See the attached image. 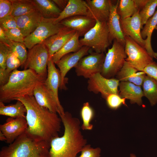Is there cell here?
Masks as SVG:
<instances>
[{
    "label": "cell",
    "mask_w": 157,
    "mask_h": 157,
    "mask_svg": "<svg viewBox=\"0 0 157 157\" xmlns=\"http://www.w3.org/2000/svg\"><path fill=\"white\" fill-rule=\"evenodd\" d=\"M139 11L134 0H119L117 12L120 19L130 17Z\"/></svg>",
    "instance_id": "cell-31"
},
{
    "label": "cell",
    "mask_w": 157,
    "mask_h": 157,
    "mask_svg": "<svg viewBox=\"0 0 157 157\" xmlns=\"http://www.w3.org/2000/svg\"><path fill=\"white\" fill-rule=\"evenodd\" d=\"M55 64L49 58L47 64V76L44 83L58 103L61 104L58 96V90L61 84V76L59 69L56 68Z\"/></svg>",
    "instance_id": "cell-22"
},
{
    "label": "cell",
    "mask_w": 157,
    "mask_h": 157,
    "mask_svg": "<svg viewBox=\"0 0 157 157\" xmlns=\"http://www.w3.org/2000/svg\"><path fill=\"white\" fill-rule=\"evenodd\" d=\"M8 39L5 35L4 31L0 27V42L5 43Z\"/></svg>",
    "instance_id": "cell-45"
},
{
    "label": "cell",
    "mask_w": 157,
    "mask_h": 157,
    "mask_svg": "<svg viewBox=\"0 0 157 157\" xmlns=\"http://www.w3.org/2000/svg\"><path fill=\"white\" fill-rule=\"evenodd\" d=\"M36 9L45 19H55L58 17L62 11L53 0H33Z\"/></svg>",
    "instance_id": "cell-26"
},
{
    "label": "cell",
    "mask_w": 157,
    "mask_h": 157,
    "mask_svg": "<svg viewBox=\"0 0 157 157\" xmlns=\"http://www.w3.org/2000/svg\"><path fill=\"white\" fill-rule=\"evenodd\" d=\"M130 157H136L134 154H130Z\"/></svg>",
    "instance_id": "cell-47"
},
{
    "label": "cell",
    "mask_w": 157,
    "mask_h": 157,
    "mask_svg": "<svg viewBox=\"0 0 157 157\" xmlns=\"http://www.w3.org/2000/svg\"><path fill=\"white\" fill-rule=\"evenodd\" d=\"M6 138L4 135L0 131V140L1 141L6 142Z\"/></svg>",
    "instance_id": "cell-46"
},
{
    "label": "cell",
    "mask_w": 157,
    "mask_h": 157,
    "mask_svg": "<svg viewBox=\"0 0 157 157\" xmlns=\"http://www.w3.org/2000/svg\"><path fill=\"white\" fill-rule=\"evenodd\" d=\"M50 143L26 131L12 143L3 147L0 157H50Z\"/></svg>",
    "instance_id": "cell-4"
},
{
    "label": "cell",
    "mask_w": 157,
    "mask_h": 157,
    "mask_svg": "<svg viewBox=\"0 0 157 157\" xmlns=\"http://www.w3.org/2000/svg\"><path fill=\"white\" fill-rule=\"evenodd\" d=\"M157 26V10L144 25L141 31L142 38L145 40V49L150 56L153 58H157V52L153 50L151 45V38L154 29Z\"/></svg>",
    "instance_id": "cell-25"
},
{
    "label": "cell",
    "mask_w": 157,
    "mask_h": 157,
    "mask_svg": "<svg viewBox=\"0 0 157 157\" xmlns=\"http://www.w3.org/2000/svg\"><path fill=\"white\" fill-rule=\"evenodd\" d=\"M9 47L10 50L17 57L22 65H24L27 58L28 52L24 43L14 42L8 39L4 43Z\"/></svg>",
    "instance_id": "cell-33"
},
{
    "label": "cell",
    "mask_w": 157,
    "mask_h": 157,
    "mask_svg": "<svg viewBox=\"0 0 157 157\" xmlns=\"http://www.w3.org/2000/svg\"><path fill=\"white\" fill-rule=\"evenodd\" d=\"M85 1L93 18L96 21L107 22L110 13L112 1L86 0Z\"/></svg>",
    "instance_id": "cell-23"
},
{
    "label": "cell",
    "mask_w": 157,
    "mask_h": 157,
    "mask_svg": "<svg viewBox=\"0 0 157 157\" xmlns=\"http://www.w3.org/2000/svg\"><path fill=\"white\" fill-rule=\"evenodd\" d=\"M55 19H43L38 27L24 38V44L28 49L43 42L46 39L56 33L64 27L60 23L54 22Z\"/></svg>",
    "instance_id": "cell-9"
},
{
    "label": "cell",
    "mask_w": 157,
    "mask_h": 157,
    "mask_svg": "<svg viewBox=\"0 0 157 157\" xmlns=\"http://www.w3.org/2000/svg\"><path fill=\"white\" fill-rule=\"evenodd\" d=\"M44 82L38 85L34 89L33 95L36 101L40 106L47 108L52 112L58 113L60 117L63 115L65 112L63 107L58 103L53 94L45 85Z\"/></svg>",
    "instance_id": "cell-12"
},
{
    "label": "cell",
    "mask_w": 157,
    "mask_h": 157,
    "mask_svg": "<svg viewBox=\"0 0 157 157\" xmlns=\"http://www.w3.org/2000/svg\"><path fill=\"white\" fill-rule=\"evenodd\" d=\"M49 58L48 50L43 42L37 44L28 49L27 59L23 65L24 69H33L38 75L46 78Z\"/></svg>",
    "instance_id": "cell-8"
},
{
    "label": "cell",
    "mask_w": 157,
    "mask_h": 157,
    "mask_svg": "<svg viewBox=\"0 0 157 157\" xmlns=\"http://www.w3.org/2000/svg\"><path fill=\"white\" fill-rule=\"evenodd\" d=\"M157 7V0H148L145 5L140 11L142 29L148 20L155 12Z\"/></svg>",
    "instance_id": "cell-34"
},
{
    "label": "cell",
    "mask_w": 157,
    "mask_h": 157,
    "mask_svg": "<svg viewBox=\"0 0 157 157\" xmlns=\"http://www.w3.org/2000/svg\"><path fill=\"white\" fill-rule=\"evenodd\" d=\"M126 57L124 46L114 40L105 55L101 75L106 78H113L122 68Z\"/></svg>",
    "instance_id": "cell-6"
},
{
    "label": "cell",
    "mask_w": 157,
    "mask_h": 157,
    "mask_svg": "<svg viewBox=\"0 0 157 157\" xmlns=\"http://www.w3.org/2000/svg\"><path fill=\"white\" fill-rule=\"evenodd\" d=\"M76 32L75 30L64 26L58 33L46 39L43 42L48 50L49 58L60 50Z\"/></svg>",
    "instance_id": "cell-17"
},
{
    "label": "cell",
    "mask_w": 157,
    "mask_h": 157,
    "mask_svg": "<svg viewBox=\"0 0 157 157\" xmlns=\"http://www.w3.org/2000/svg\"><path fill=\"white\" fill-rule=\"evenodd\" d=\"M143 71L146 74L157 81V63L153 61L144 69Z\"/></svg>",
    "instance_id": "cell-42"
},
{
    "label": "cell",
    "mask_w": 157,
    "mask_h": 157,
    "mask_svg": "<svg viewBox=\"0 0 157 157\" xmlns=\"http://www.w3.org/2000/svg\"><path fill=\"white\" fill-rule=\"evenodd\" d=\"M27 127L26 118L9 117L4 123L0 125V131L5 136L6 142L10 144L26 131Z\"/></svg>",
    "instance_id": "cell-15"
},
{
    "label": "cell",
    "mask_w": 157,
    "mask_h": 157,
    "mask_svg": "<svg viewBox=\"0 0 157 157\" xmlns=\"http://www.w3.org/2000/svg\"><path fill=\"white\" fill-rule=\"evenodd\" d=\"M77 15L85 16L93 18L85 1L69 0L64 9L62 11L58 17L54 19V22L56 23H59L66 18Z\"/></svg>",
    "instance_id": "cell-19"
},
{
    "label": "cell",
    "mask_w": 157,
    "mask_h": 157,
    "mask_svg": "<svg viewBox=\"0 0 157 157\" xmlns=\"http://www.w3.org/2000/svg\"><path fill=\"white\" fill-rule=\"evenodd\" d=\"M12 9L10 0H0V19L11 15Z\"/></svg>",
    "instance_id": "cell-40"
},
{
    "label": "cell",
    "mask_w": 157,
    "mask_h": 157,
    "mask_svg": "<svg viewBox=\"0 0 157 157\" xmlns=\"http://www.w3.org/2000/svg\"><path fill=\"white\" fill-rule=\"evenodd\" d=\"M79 37L78 33L76 32L63 47L50 58L52 61L55 63L65 55L79 50L83 46L80 42Z\"/></svg>",
    "instance_id": "cell-27"
},
{
    "label": "cell",
    "mask_w": 157,
    "mask_h": 157,
    "mask_svg": "<svg viewBox=\"0 0 157 157\" xmlns=\"http://www.w3.org/2000/svg\"><path fill=\"white\" fill-rule=\"evenodd\" d=\"M4 31L8 39L14 42L24 43V38L19 28Z\"/></svg>",
    "instance_id": "cell-38"
},
{
    "label": "cell",
    "mask_w": 157,
    "mask_h": 157,
    "mask_svg": "<svg viewBox=\"0 0 157 157\" xmlns=\"http://www.w3.org/2000/svg\"><path fill=\"white\" fill-rule=\"evenodd\" d=\"M69 0H53V1L57 7L62 11L67 6Z\"/></svg>",
    "instance_id": "cell-43"
},
{
    "label": "cell",
    "mask_w": 157,
    "mask_h": 157,
    "mask_svg": "<svg viewBox=\"0 0 157 157\" xmlns=\"http://www.w3.org/2000/svg\"><path fill=\"white\" fill-rule=\"evenodd\" d=\"M101 149L99 147L93 148L90 144H86L82 148L78 157H100Z\"/></svg>",
    "instance_id": "cell-39"
},
{
    "label": "cell",
    "mask_w": 157,
    "mask_h": 157,
    "mask_svg": "<svg viewBox=\"0 0 157 157\" xmlns=\"http://www.w3.org/2000/svg\"><path fill=\"white\" fill-rule=\"evenodd\" d=\"M119 0L115 4L112 1L110 4V15L107 22L109 32V40L111 44L114 40H116L125 47V36L122 31L120 22V17L117 12Z\"/></svg>",
    "instance_id": "cell-16"
},
{
    "label": "cell",
    "mask_w": 157,
    "mask_h": 157,
    "mask_svg": "<svg viewBox=\"0 0 157 157\" xmlns=\"http://www.w3.org/2000/svg\"><path fill=\"white\" fill-rule=\"evenodd\" d=\"M17 101L15 104L6 106L0 102V115L14 118H26V110L25 106L20 101Z\"/></svg>",
    "instance_id": "cell-28"
},
{
    "label": "cell",
    "mask_w": 157,
    "mask_h": 157,
    "mask_svg": "<svg viewBox=\"0 0 157 157\" xmlns=\"http://www.w3.org/2000/svg\"><path fill=\"white\" fill-rule=\"evenodd\" d=\"M96 21L95 25L79 42L82 46L92 48L96 52L104 53L111 44L107 22Z\"/></svg>",
    "instance_id": "cell-5"
},
{
    "label": "cell",
    "mask_w": 157,
    "mask_h": 157,
    "mask_svg": "<svg viewBox=\"0 0 157 157\" xmlns=\"http://www.w3.org/2000/svg\"><path fill=\"white\" fill-rule=\"evenodd\" d=\"M0 27L4 30L18 28L15 17L11 15L0 19Z\"/></svg>",
    "instance_id": "cell-41"
},
{
    "label": "cell",
    "mask_w": 157,
    "mask_h": 157,
    "mask_svg": "<svg viewBox=\"0 0 157 157\" xmlns=\"http://www.w3.org/2000/svg\"><path fill=\"white\" fill-rule=\"evenodd\" d=\"M46 78L31 69L14 70L7 82L0 86V102L9 103L22 97L33 95L36 86Z\"/></svg>",
    "instance_id": "cell-3"
},
{
    "label": "cell",
    "mask_w": 157,
    "mask_h": 157,
    "mask_svg": "<svg viewBox=\"0 0 157 157\" xmlns=\"http://www.w3.org/2000/svg\"><path fill=\"white\" fill-rule=\"evenodd\" d=\"M60 117L64 127V134L51 141L50 157H77L87 143L81 130L80 120L67 111Z\"/></svg>",
    "instance_id": "cell-2"
},
{
    "label": "cell",
    "mask_w": 157,
    "mask_h": 157,
    "mask_svg": "<svg viewBox=\"0 0 157 157\" xmlns=\"http://www.w3.org/2000/svg\"><path fill=\"white\" fill-rule=\"evenodd\" d=\"M16 100L21 101L26 108L28 133L50 143L58 136L62 122L57 113L40 106L33 95H26Z\"/></svg>",
    "instance_id": "cell-1"
},
{
    "label": "cell",
    "mask_w": 157,
    "mask_h": 157,
    "mask_svg": "<svg viewBox=\"0 0 157 157\" xmlns=\"http://www.w3.org/2000/svg\"><path fill=\"white\" fill-rule=\"evenodd\" d=\"M13 9L11 15L14 17L25 15L37 10L33 0H10Z\"/></svg>",
    "instance_id": "cell-30"
},
{
    "label": "cell",
    "mask_w": 157,
    "mask_h": 157,
    "mask_svg": "<svg viewBox=\"0 0 157 157\" xmlns=\"http://www.w3.org/2000/svg\"><path fill=\"white\" fill-rule=\"evenodd\" d=\"M144 96L149 100L151 106L157 103V81L146 75L142 85Z\"/></svg>",
    "instance_id": "cell-29"
},
{
    "label": "cell",
    "mask_w": 157,
    "mask_h": 157,
    "mask_svg": "<svg viewBox=\"0 0 157 157\" xmlns=\"http://www.w3.org/2000/svg\"><path fill=\"white\" fill-rule=\"evenodd\" d=\"M105 57L104 53L93 52L82 58L75 66L76 75L89 79L101 73Z\"/></svg>",
    "instance_id": "cell-10"
},
{
    "label": "cell",
    "mask_w": 157,
    "mask_h": 157,
    "mask_svg": "<svg viewBox=\"0 0 157 157\" xmlns=\"http://www.w3.org/2000/svg\"><path fill=\"white\" fill-rule=\"evenodd\" d=\"M155 29L157 30V26H156Z\"/></svg>",
    "instance_id": "cell-48"
},
{
    "label": "cell",
    "mask_w": 157,
    "mask_h": 157,
    "mask_svg": "<svg viewBox=\"0 0 157 157\" xmlns=\"http://www.w3.org/2000/svg\"><path fill=\"white\" fill-rule=\"evenodd\" d=\"M139 11L133 16L123 19H120L121 28L124 36L131 37L141 46L144 48L145 40L141 35L142 29Z\"/></svg>",
    "instance_id": "cell-14"
},
{
    "label": "cell",
    "mask_w": 157,
    "mask_h": 157,
    "mask_svg": "<svg viewBox=\"0 0 157 157\" xmlns=\"http://www.w3.org/2000/svg\"><path fill=\"white\" fill-rule=\"evenodd\" d=\"M146 75L144 71H139L125 61L116 77L120 82H130L141 86Z\"/></svg>",
    "instance_id": "cell-24"
},
{
    "label": "cell",
    "mask_w": 157,
    "mask_h": 157,
    "mask_svg": "<svg viewBox=\"0 0 157 157\" xmlns=\"http://www.w3.org/2000/svg\"><path fill=\"white\" fill-rule=\"evenodd\" d=\"M10 49L6 44L0 42V85L5 83V72L6 63Z\"/></svg>",
    "instance_id": "cell-35"
},
{
    "label": "cell",
    "mask_w": 157,
    "mask_h": 157,
    "mask_svg": "<svg viewBox=\"0 0 157 157\" xmlns=\"http://www.w3.org/2000/svg\"><path fill=\"white\" fill-rule=\"evenodd\" d=\"M126 61L140 71H143L149 64L154 61L153 58L146 49L131 37L125 36Z\"/></svg>",
    "instance_id": "cell-7"
},
{
    "label": "cell",
    "mask_w": 157,
    "mask_h": 157,
    "mask_svg": "<svg viewBox=\"0 0 157 157\" xmlns=\"http://www.w3.org/2000/svg\"><path fill=\"white\" fill-rule=\"evenodd\" d=\"M96 20L87 16L77 15L66 18L60 22L63 26L75 30L80 36H83L95 25Z\"/></svg>",
    "instance_id": "cell-18"
},
{
    "label": "cell",
    "mask_w": 157,
    "mask_h": 157,
    "mask_svg": "<svg viewBox=\"0 0 157 157\" xmlns=\"http://www.w3.org/2000/svg\"><path fill=\"white\" fill-rule=\"evenodd\" d=\"M22 65L21 63L17 57L10 50L6 63L5 72V80L6 83L11 72Z\"/></svg>",
    "instance_id": "cell-36"
},
{
    "label": "cell",
    "mask_w": 157,
    "mask_h": 157,
    "mask_svg": "<svg viewBox=\"0 0 157 157\" xmlns=\"http://www.w3.org/2000/svg\"><path fill=\"white\" fill-rule=\"evenodd\" d=\"M136 5L140 11L145 5L148 0H134Z\"/></svg>",
    "instance_id": "cell-44"
},
{
    "label": "cell",
    "mask_w": 157,
    "mask_h": 157,
    "mask_svg": "<svg viewBox=\"0 0 157 157\" xmlns=\"http://www.w3.org/2000/svg\"><path fill=\"white\" fill-rule=\"evenodd\" d=\"M94 109L88 102L84 103L80 111V116L83 123L81 126V129L83 130H91L93 125L91 122L94 116Z\"/></svg>",
    "instance_id": "cell-32"
},
{
    "label": "cell",
    "mask_w": 157,
    "mask_h": 157,
    "mask_svg": "<svg viewBox=\"0 0 157 157\" xmlns=\"http://www.w3.org/2000/svg\"><path fill=\"white\" fill-rule=\"evenodd\" d=\"M15 18L18 28L25 38L35 30L43 17L37 10L28 14L15 17Z\"/></svg>",
    "instance_id": "cell-20"
},
{
    "label": "cell",
    "mask_w": 157,
    "mask_h": 157,
    "mask_svg": "<svg viewBox=\"0 0 157 157\" xmlns=\"http://www.w3.org/2000/svg\"><path fill=\"white\" fill-rule=\"evenodd\" d=\"M119 82L116 78H106L99 73L88 79L87 88L90 92L94 93H100L106 99L111 94H119Z\"/></svg>",
    "instance_id": "cell-11"
},
{
    "label": "cell",
    "mask_w": 157,
    "mask_h": 157,
    "mask_svg": "<svg viewBox=\"0 0 157 157\" xmlns=\"http://www.w3.org/2000/svg\"><path fill=\"white\" fill-rule=\"evenodd\" d=\"M90 48L89 47L83 46L78 51L65 55L55 63L59 68L60 74L61 81L60 89H66V75L70 69L75 67L82 58L88 55Z\"/></svg>",
    "instance_id": "cell-13"
},
{
    "label": "cell",
    "mask_w": 157,
    "mask_h": 157,
    "mask_svg": "<svg viewBox=\"0 0 157 157\" xmlns=\"http://www.w3.org/2000/svg\"><path fill=\"white\" fill-rule=\"evenodd\" d=\"M119 95L122 98L130 101L131 104L142 105V98L144 96L141 86L128 82H120Z\"/></svg>",
    "instance_id": "cell-21"
},
{
    "label": "cell",
    "mask_w": 157,
    "mask_h": 157,
    "mask_svg": "<svg viewBox=\"0 0 157 157\" xmlns=\"http://www.w3.org/2000/svg\"><path fill=\"white\" fill-rule=\"evenodd\" d=\"M105 99L107 105L111 109L116 110L123 104L126 105V99L122 98L118 94H111Z\"/></svg>",
    "instance_id": "cell-37"
}]
</instances>
